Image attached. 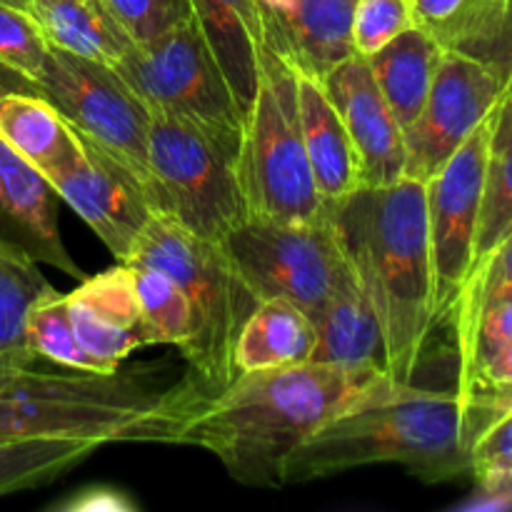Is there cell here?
Segmentation results:
<instances>
[{
    "mask_svg": "<svg viewBox=\"0 0 512 512\" xmlns=\"http://www.w3.org/2000/svg\"><path fill=\"white\" fill-rule=\"evenodd\" d=\"M512 233V148L503 153L490 150L485 170L483 200H480L478 230H475L473 268L488 258ZM470 268V270H473Z\"/></svg>",
    "mask_w": 512,
    "mask_h": 512,
    "instance_id": "f546056e",
    "label": "cell"
},
{
    "mask_svg": "<svg viewBox=\"0 0 512 512\" xmlns=\"http://www.w3.org/2000/svg\"><path fill=\"white\" fill-rule=\"evenodd\" d=\"M508 148H512V85L503 90L490 115V150L503 153Z\"/></svg>",
    "mask_w": 512,
    "mask_h": 512,
    "instance_id": "74e56055",
    "label": "cell"
},
{
    "mask_svg": "<svg viewBox=\"0 0 512 512\" xmlns=\"http://www.w3.org/2000/svg\"><path fill=\"white\" fill-rule=\"evenodd\" d=\"M0 140L45 178L80 153L78 133L43 93L0 98Z\"/></svg>",
    "mask_w": 512,
    "mask_h": 512,
    "instance_id": "603a6c76",
    "label": "cell"
},
{
    "mask_svg": "<svg viewBox=\"0 0 512 512\" xmlns=\"http://www.w3.org/2000/svg\"><path fill=\"white\" fill-rule=\"evenodd\" d=\"M473 58L483 60V63L498 75L503 90L510 88L512 85V0L505 3L503 23H500L495 38L490 40L478 55H473Z\"/></svg>",
    "mask_w": 512,
    "mask_h": 512,
    "instance_id": "8d00e7d4",
    "label": "cell"
},
{
    "mask_svg": "<svg viewBox=\"0 0 512 512\" xmlns=\"http://www.w3.org/2000/svg\"><path fill=\"white\" fill-rule=\"evenodd\" d=\"M65 300L80 345L105 368L118 370L135 350L158 345L140 308L133 268L123 260L83 280Z\"/></svg>",
    "mask_w": 512,
    "mask_h": 512,
    "instance_id": "9a60e30c",
    "label": "cell"
},
{
    "mask_svg": "<svg viewBox=\"0 0 512 512\" xmlns=\"http://www.w3.org/2000/svg\"><path fill=\"white\" fill-rule=\"evenodd\" d=\"M78 138V158L48 175V183L115 258L128 260L145 225L158 213V205L150 190L125 165L80 133Z\"/></svg>",
    "mask_w": 512,
    "mask_h": 512,
    "instance_id": "4fadbf2b",
    "label": "cell"
},
{
    "mask_svg": "<svg viewBox=\"0 0 512 512\" xmlns=\"http://www.w3.org/2000/svg\"><path fill=\"white\" fill-rule=\"evenodd\" d=\"M510 403L385 378L295 450L285 465V485L383 463L403 465L425 483L460 478L470 473L478 435Z\"/></svg>",
    "mask_w": 512,
    "mask_h": 512,
    "instance_id": "6da1fadb",
    "label": "cell"
},
{
    "mask_svg": "<svg viewBox=\"0 0 512 512\" xmlns=\"http://www.w3.org/2000/svg\"><path fill=\"white\" fill-rule=\"evenodd\" d=\"M240 145L188 120L153 113L148 165L160 213L210 243H225L248 218L240 183Z\"/></svg>",
    "mask_w": 512,
    "mask_h": 512,
    "instance_id": "52a82bcc",
    "label": "cell"
},
{
    "mask_svg": "<svg viewBox=\"0 0 512 512\" xmlns=\"http://www.w3.org/2000/svg\"><path fill=\"white\" fill-rule=\"evenodd\" d=\"M240 183L248 215L305 223L325 210L305 153L295 70L270 45L260 50V78L240 145Z\"/></svg>",
    "mask_w": 512,
    "mask_h": 512,
    "instance_id": "8992f818",
    "label": "cell"
},
{
    "mask_svg": "<svg viewBox=\"0 0 512 512\" xmlns=\"http://www.w3.org/2000/svg\"><path fill=\"white\" fill-rule=\"evenodd\" d=\"M413 25V0H358L353 13V53L373 58Z\"/></svg>",
    "mask_w": 512,
    "mask_h": 512,
    "instance_id": "d6a6232c",
    "label": "cell"
},
{
    "mask_svg": "<svg viewBox=\"0 0 512 512\" xmlns=\"http://www.w3.org/2000/svg\"><path fill=\"white\" fill-rule=\"evenodd\" d=\"M205 403L193 383L155 390L135 373H38L0 383V435H73L100 443L178 445L185 420Z\"/></svg>",
    "mask_w": 512,
    "mask_h": 512,
    "instance_id": "277c9868",
    "label": "cell"
},
{
    "mask_svg": "<svg viewBox=\"0 0 512 512\" xmlns=\"http://www.w3.org/2000/svg\"><path fill=\"white\" fill-rule=\"evenodd\" d=\"M53 290L30 255L0 240V383L38 360L28 345L25 323L30 308Z\"/></svg>",
    "mask_w": 512,
    "mask_h": 512,
    "instance_id": "d4e9b609",
    "label": "cell"
},
{
    "mask_svg": "<svg viewBox=\"0 0 512 512\" xmlns=\"http://www.w3.org/2000/svg\"><path fill=\"white\" fill-rule=\"evenodd\" d=\"M55 190L43 173L0 140V240L38 265L80 275L58 228Z\"/></svg>",
    "mask_w": 512,
    "mask_h": 512,
    "instance_id": "e0dca14e",
    "label": "cell"
},
{
    "mask_svg": "<svg viewBox=\"0 0 512 512\" xmlns=\"http://www.w3.org/2000/svg\"><path fill=\"white\" fill-rule=\"evenodd\" d=\"M48 53L50 43L28 10L0 0V63L38 83Z\"/></svg>",
    "mask_w": 512,
    "mask_h": 512,
    "instance_id": "1f68e13d",
    "label": "cell"
},
{
    "mask_svg": "<svg viewBox=\"0 0 512 512\" xmlns=\"http://www.w3.org/2000/svg\"><path fill=\"white\" fill-rule=\"evenodd\" d=\"M25 10L53 48L100 65H115L133 48L105 0H28Z\"/></svg>",
    "mask_w": 512,
    "mask_h": 512,
    "instance_id": "44dd1931",
    "label": "cell"
},
{
    "mask_svg": "<svg viewBox=\"0 0 512 512\" xmlns=\"http://www.w3.org/2000/svg\"><path fill=\"white\" fill-rule=\"evenodd\" d=\"M5 440H10V438H5V435H0V443H5Z\"/></svg>",
    "mask_w": 512,
    "mask_h": 512,
    "instance_id": "60d3db41",
    "label": "cell"
},
{
    "mask_svg": "<svg viewBox=\"0 0 512 512\" xmlns=\"http://www.w3.org/2000/svg\"><path fill=\"white\" fill-rule=\"evenodd\" d=\"M123 263L168 273L190 303V338L183 345L185 380L205 400L235 383V345L245 320L260 303L225 245L198 238L173 215L155 213Z\"/></svg>",
    "mask_w": 512,
    "mask_h": 512,
    "instance_id": "5b68a950",
    "label": "cell"
},
{
    "mask_svg": "<svg viewBox=\"0 0 512 512\" xmlns=\"http://www.w3.org/2000/svg\"><path fill=\"white\" fill-rule=\"evenodd\" d=\"M10 93H40V85L35 80L25 78L18 70L0 63V98H5Z\"/></svg>",
    "mask_w": 512,
    "mask_h": 512,
    "instance_id": "f35d334b",
    "label": "cell"
},
{
    "mask_svg": "<svg viewBox=\"0 0 512 512\" xmlns=\"http://www.w3.org/2000/svg\"><path fill=\"white\" fill-rule=\"evenodd\" d=\"M105 443L73 435H33L0 443V498L40 488L98 453Z\"/></svg>",
    "mask_w": 512,
    "mask_h": 512,
    "instance_id": "484cf974",
    "label": "cell"
},
{
    "mask_svg": "<svg viewBox=\"0 0 512 512\" xmlns=\"http://www.w3.org/2000/svg\"><path fill=\"white\" fill-rule=\"evenodd\" d=\"M488 160L490 118L483 120L475 133L455 150L453 158L425 183L435 325L445 323L473 268L475 230Z\"/></svg>",
    "mask_w": 512,
    "mask_h": 512,
    "instance_id": "8fae6325",
    "label": "cell"
},
{
    "mask_svg": "<svg viewBox=\"0 0 512 512\" xmlns=\"http://www.w3.org/2000/svg\"><path fill=\"white\" fill-rule=\"evenodd\" d=\"M223 245L258 300H290L313 323L353 275L330 205L305 223L248 215Z\"/></svg>",
    "mask_w": 512,
    "mask_h": 512,
    "instance_id": "ba28073f",
    "label": "cell"
},
{
    "mask_svg": "<svg viewBox=\"0 0 512 512\" xmlns=\"http://www.w3.org/2000/svg\"><path fill=\"white\" fill-rule=\"evenodd\" d=\"M455 388L468 395H490V398L512 400V340L495 348L473 365Z\"/></svg>",
    "mask_w": 512,
    "mask_h": 512,
    "instance_id": "e575fe53",
    "label": "cell"
},
{
    "mask_svg": "<svg viewBox=\"0 0 512 512\" xmlns=\"http://www.w3.org/2000/svg\"><path fill=\"white\" fill-rule=\"evenodd\" d=\"M38 85L40 93L63 113L75 133L125 165L150 190L158 205L148 165L153 113L120 78L118 70L50 45Z\"/></svg>",
    "mask_w": 512,
    "mask_h": 512,
    "instance_id": "30bf717a",
    "label": "cell"
},
{
    "mask_svg": "<svg viewBox=\"0 0 512 512\" xmlns=\"http://www.w3.org/2000/svg\"><path fill=\"white\" fill-rule=\"evenodd\" d=\"M470 475L485 495H512V403L500 410L475 440Z\"/></svg>",
    "mask_w": 512,
    "mask_h": 512,
    "instance_id": "4dcf8cb0",
    "label": "cell"
},
{
    "mask_svg": "<svg viewBox=\"0 0 512 512\" xmlns=\"http://www.w3.org/2000/svg\"><path fill=\"white\" fill-rule=\"evenodd\" d=\"M320 83L358 155L360 188H383L405 178V130L380 93L368 60L348 55Z\"/></svg>",
    "mask_w": 512,
    "mask_h": 512,
    "instance_id": "5bb4252c",
    "label": "cell"
},
{
    "mask_svg": "<svg viewBox=\"0 0 512 512\" xmlns=\"http://www.w3.org/2000/svg\"><path fill=\"white\" fill-rule=\"evenodd\" d=\"M508 0H413L415 25L445 50L478 55L498 33Z\"/></svg>",
    "mask_w": 512,
    "mask_h": 512,
    "instance_id": "4316f807",
    "label": "cell"
},
{
    "mask_svg": "<svg viewBox=\"0 0 512 512\" xmlns=\"http://www.w3.org/2000/svg\"><path fill=\"white\" fill-rule=\"evenodd\" d=\"M345 258L380 320L395 383H413L435 328L425 183L400 178L328 203Z\"/></svg>",
    "mask_w": 512,
    "mask_h": 512,
    "instance_id": "3957f363",
    "label": "cell"
},
{
    "mask_svg": "<svg viewBox=\"0 0 512 512\" xmlns=\"http://www.w3.org/2000/svg\"><path fill=\"white\" fill-rule=\"evenodd\" d=\"M25 333H28L30 350L38 358L50 360L55 365H63L68 370H83V373H115V370L105 368L100 360H95L80 345L73 323H70L68 300L58 290L40 298L30 308Z\"/></svg>",
    "mask_w": 512,
    "mask_h": 512,
    "instance_id": "83f0119b",
    "label": "cell"
},
{
    "mask_svg": "<svg viewBox=\"0 0 512 512\" xmlns=\"http://www.w3.org/2000/svg\"><path fill=\"white\" fill-rule=\"evenodd\" d=\"M193 15L248 120L260 78L263 20L255 0H190Z\"/></svg>",
    "mask_w": 512,
    "mask_h": 512,
    "instance_id": "d6986e66",
    "label": "cell"
},
{
    "mask_svg": "<svg viewBox=\"0 0 512 512\" xmlns=\"http://www.w3.org/2000/svg\"><path fill=\"white\" fill-rule=\"evenodd\" d=\"M133 43H148L193 18L190 0H105Z\"/></svg>",
    "mask_w": 512,
    "mask_h": 512,
    "instance_id": "836d02e7",
    "label": "cell"
},
{
    "mask_svg": "<svg viewBox=\"0 0 512 512\" xmlns=\"http://www.w3.org/2000/svg\"><path fill=\"white\" fill-rule=\"evenodd\" d=\"M265 45L295 73L323 80L353 55V13L358 0H255Z\"/></svg>",
    "mask_w": 512,
    "mask_h": 512,
    "instance_id": "2e32d148",
    "label": "cell"
},
{
    "mask_svg": "<svg viewBox=\"0 0 512 512\" xmlns=\"http://www.w3.org/2000/svg\"><path fill=\"white\" fill-rule=\"evenodd\" d=\"M508 288H512V233L488 255V258H483L473 270H470L458 300H478L485 298V295L500 293V290ZM458 300H455V303H458Z\"/></svg>",
    "mask_w": 512,
    "mask_h": 512,
    "instance_id": "d590c367",
    "label": "cell"
},
{
    "mask_svg": "<svg viewBox=\"0 0 512 512\" xmlns=\"http://www.w3.org/2000/svg\"><path fill=\"white\" fill-rule=\"evenodd\" d=\"M115 70L150 113L243 140L245 115L195 15L148 43H135Z\"/></svg>",
    "mask_w": 512,
    "mask_h": 512,
    "instance_id": "9c48e42d",
    "label": "cell"
},
{
    "mask_svg": "<svg viewBox=\"0 0 512 512\" xmlns=\"http://www.w3.org/2000/svg\"><path fill=\"white\" fill-rule=\"evenodd\" d=\"M133 268L135 290L145 323L153 330L158 345H178L183 348L190 338V303L183 288L168 273L150 265L128 263Z\"/></svg>",
    "mask_w": 512,
    "mask_h": 512,
    "instance_id": "f1b7e54d",
    "label": "cell"
},
{
    "mask_svg": "<svg viewBox=\"0 0 512 512\" xmlns=\"http://www.w3.org/2000/svg\"><path fill=\"white\" fill-rule=\"evenodd\" d=\"M298 115L315 188L325 203H338L360 188V165L338 110L323 83L295 73Z\"/></svg>",
    "mask_w": 512,
    "mask_h": 512,
    "instance_id": "ac0fdd59",
    "label": "cell"
},
{
    "mask_svg": "<svg viewBox=\"0 0 512 512\" xmlns=\"http://www.w3.org/2000/svg\"><path fill=\"white\" fill-rule=\"evenodd\" d=\"M315 330L318 340L310 358L313 363L338 365L355 373L388 375L383 328L355 273L330 300L315 323Z\"/></svg>",
    "mask_w": 512,
    "mask_h": 512,
    "instance_id": "ffe728a7",
    "label": "cell"
},
{
    "mask_svg": "<svg viewBox=\"0 0 512 512\" xmlns=\"http://www.w3.org/2000/svg\"><path fill=\"white\" fill-rule=\"evenodd\" d=\"M503 95L498 75L460 50H445L418 120L405 130V178L428 183L475 133Z\"/></svg>",
    "mask_w": 512,
    "mask_h": 512,
    "instance_id": "7c38bea8",
    "label": "cell"
},
{
    "mask_svg": "<svg viewBox=\"0 0 512 512\" xmlns=\"http://www.w3.org/2000/svg\"><path fill=\"white\" fill-rule=\"evenodd\" d=\"M5 3H10V5H18V8H25V3H28V0H5Z\"/></svg>",
    "mask_w": 512,
    "mask_h": 512,
    "instance_id": "ab89813d",
    "label": "cell"
},
{
    "mask_svg": "<svg viewBox=\"0 0 512 512\" xmlns=\"http://www.w3.org/2000/svg\"><path fill=\"white\" fill-rule=\"evenodd\" d=\"M385 378L313 360L243 373L185 420L178 445L208 450L230 478L250 488H283L295 450Z\"/></svg>",
    "mask_w": 512,
    "mask_h": 512,
    "instance_id": "7a4b0ae2",
    "label": "cell"
},
{
    "mask_svg": "<svg viewBox=\"0 0 512 512\" xmlns=\"http://www.w3.org/2000/svg\"><path fill=\"white\" fill-rule=\"evenodd\" d=\"M443 53L445 48L433 35L425 33L420 25H413L395 40H390L373 58H365L370 63L380 93L388 100L390 110L403 130H408L418 120L430 88H433Z\"/></svg>",
    "mask_w": 512,
    "mask_h": 512,
    "instance_id": "cb8c5ba5",
    "label": "cell"
},
{
    "mask_svg": "<svg viewBox=\"0 0 512 512\" xmlns=\"http://www.w3.org/2000/svg\"><path fill=\"white\" fill-rule=\"evenodd\" d=\"M318 340L313 318L285 298L255 305L235 345L238 375L310 363Z\"/></svg>",
    "mask_w": 512,
    "mask_h": 512,
    "instance_id": "7402d4cb",
    "label": "cell"
}]
</instances>
